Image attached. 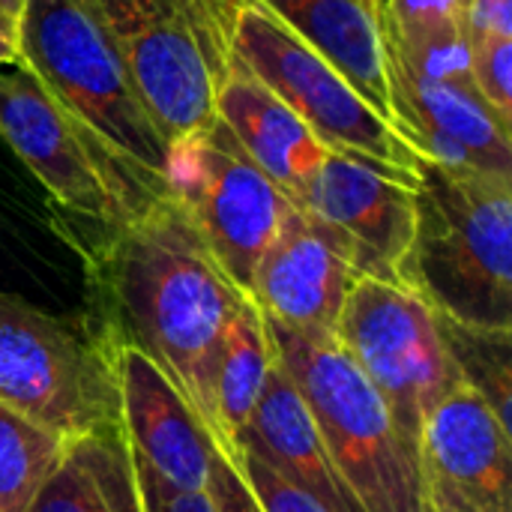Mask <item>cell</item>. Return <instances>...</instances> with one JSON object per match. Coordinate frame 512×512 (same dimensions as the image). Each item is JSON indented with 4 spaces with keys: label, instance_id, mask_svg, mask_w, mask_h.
I'll list each match as a JSON object with an SVG mask.
<instances>
[{
    "label": "cell",
    "instance_id": "cell-22",
    "mask_svg": "<svg viewBox=\"0 0 512 512\" xmlns=\"http://www.w3.org/2000/svg\"><path fill=\"white\" fill-rule=\"evenodd\" d=\"M438 330L459 378L512 432V330L471 327L444 315H438Z\"/></svg>",
    "mask_w": 512,
    "mask_h": 512
},
{
    "label": "cell",
    "instance_id": "cell-30",
    "mask_svg": "<svg viewBox=\"0 0 512 512\" xmlns=\"http://www.w3.org/2000/svg\"><path fill=\"white\" fill-rule=\"evenodd\" d=\"M18 57H21V45H18V15L0 12V66L12 63Z\"/></svg>",
    "mask_w": 512,
    "mask_h": 512
},
{
    "label": "cell",
    "instance_id": "cell-13",
    "mask_svg": "<svg viewBox=\"0 0 512 512\" xmlns=\"http://www.w3.org/2000/svg\"><path fill=\"white\" fill-rule=\"evenodd\" d=\"M357 279L339 237L294 204L255 267L249 297L264 318L282 327L333 336Z\"/></svg>",
    "mask_w": 512,
    "mask_h": 512
},
{
    "label": "cell",
    "instance_id": "cell-26",
    "mask_svg": "<svg viewBox=\"0 0 512 512\" xmlns=\"http://www.w3.org/2000/svg\"><path fill=\"white\" fill-rule=\"evenodd\" d=\"M207 495H210L213 512H264L258 507L255 495L249 492L246 480L240 477L234 459L222 447H216V453H213Z\"/></svg>",
    "mask_w": 512,
    "mask_h": 512
},
{
    "label": "cell",
    "instance_id": "cell-18",
    "mask_svg": "<svg viewBox=\"0 0 512 512\" xmlns=\"http://www.w3.org/2000/svg\"><path fill=\"white\" fill-rule=\"evenodd\" d=\"M309 48H315L360 99L393 126L384 45L381 0H258Z\"/></svg>",
    "mask_w": 512,
    "mask_h": 512
},
{
    "label": "cell",
    "instance_id": "cell-10",
    "mask_svg": "<svg viewBox=\"0 0 512 512\" xmlns=\"http://www.w3.org/2000/svg\"><path fill=\"white\" fill-rule=\"evenodd\" d=\"M0 135L51 198L105 228L126 222L153 201L99 150L21 57L0 66Z\"/></svg>",
    "mask_w": 512,
    "mask_h": 512
},
{
    "label": "cell",
    "instance_id": "cell-3",
    "mask_svg": "<svg viewBox=\"0 0 512 512\" xmlns=\"http://www.w3.org/2000/svg\"><path fill=\"white\" fill-rule=\"evenodd\" d=\"M21 60L150 198L168 195V141L87 0H24Z\"/></svg>",
    "mask_w": 512,
    "mask_h": 512
},
{
    "label": "cell",
    "instance_id": "cell-6",
    "mask_svg": "<svg viewBox=\"0 0 512 512\" xmlns=\"http://www.w3.org/2000/svg\"><path fill=\"white\" fill-rule=\"evenodd\" d=\"M0 402L72 441L120 423L114 369L87 324L0 294Z\"/></svg>",
    "mask_w": 512,
    "mask_h": 512
},
{
    "label": "cell",
    "instance_id": "cell-17",
    "mask_svg": "<svg viewBox=\"0 0 512 512\" xmlns=\"http://www.w3.org/2000/svg\"><path fill=\"white\" fill-rule=\"evenodd\" d=\"M216 117L291 201H297L306 180L330 153L318 135L237 57L216 90Z\"/></svg>",
    "mask_w": 512,
    "mask_h": 512
},
{
    "label": "cell",
    "instance_id": "cell-23",
    "mask_svg": "<svg viewBox=\"0 0 512 512\" xmlns=\"http://www.w3.org/2000/svg\"><path fill=\"white\" fill-rule=\"evenodd\" d=\"M63 450L66 438L0 402V512H27Z\"/></svg>",
    "mask_w": 512,
    "mask_h": 512
},
{
    "label": "cell",
    "instance_id": "cell-25",
    "mask_svg": "<svg viewBox=\"0 0 512 512\" xmlns=\"http://www.w3.org/2000/svg\"><path fill=\"white\" fill-rule=\"evenodd\" d=\"M228 456L234 459L240 477L246 480L249 492L255 495L258 507L264 512H327L312 495H306V492L294 489L291 483H285L261 459H255L249 453H228Z\"/></svg>",
    "mask_w": 512,
    "mask_h": 512
},
{
    "label": "cell",
    "instance_id": "cell-11",
    "mask_svg": "<svg viewBox=\"0 0 512 512\" xmlns=\"http://www.w3.org/2000/svg\"><path fill=\"white\" fill-rule=\"evenodd\" d=\"M417 183L420 177L330 150L294 204L339 237L360 279L405 285L417 231Z\"/></svg>",
    "mask_w": 512,
    "mask_h": 512
},
{
    "label": "cell",
    "instance_id": "cell-14",
    "mask_svg": "<svg viewBox=\"0 0 512 512\" xmlns=\"http://www.w3.org/2000/svg\"><path fill=\"white\" fill-rule=\"evenodd\" d=\"M117 384L126 441L159 480L180 492H207L216 438L171 378L132 345H102Z\"/></svg>",
    "mask_w": 512,
    "mask_h": 512
},
{
    "label": "cell",
    "instance_id": "cell-8",
    "mask_svg": "<svg viewBox=\"0 0 512 512\" xmlns=\"http://www.w3.org/2000/svg\"><path fill=\"white\" fill-rule=\"evenodd\" d=\"M333 339L387 402L396 429L420 456L426 414L465 384L447 354L435 309L411 288L357 279Z\"/></svg>",
    "mask_w": 512,
    "mask_h": 512
},
{
    "label": "cell",
    "instance_id": "cell-15",
    "mask_svg": "<svg viewBox=\"0 0 512 512\" xmlns=\"http://www.w3.org/2000/svg\"><path fill=\"white\" fill-rule=\"evenodd\" d=\"M423 483H438L480 512H512V432L459 384L423 420Z\"/></svg>",
    "mask_w": 512,
    "mask_h": 512
},
{
    "label": "cell",
    "instance_id": "cell-9",
    "mask_svg": "<svg viewBox=\"0 0 512 512\" xmlns=\"http://www.w3.org/2000/svg\"><path fill=\"white\" fill-rule=\"evenodd\" d=\"M168 195L183 204L225 276L249 297L255 267L294 201L219 117L168 147Z\"/></svg>",
    "mask_w": 512,
    "mask_h": 512
},
{
    "label": "cell",
    "instance_id": "cell-28",
    "mask_svg": "<svg viewBox=\"0 0 512 512\" xmlns=\"http://www.w3.org/2000/svg\"><path fill=\"white\" fill-rule=\"evenodd\" d=\"M483 36L512 39V0H468V42Z\"/></svg>",
    "mask_w": 512,
    "mask_h": 512
},
{
    "label": "cell",
    "instance_id": "cell-31",
    "mask_svg": "<svg viewBox=\"0 0 512 512\" xmlns=\"http://www.w3.org/2000/svg\"><path fill=\"white\" fill-rule=\"evenodd\" d=\"M21 6H24V0H0V12H12V15H21Z\"/></svg>",
    "mask_w": 512,
    "mask_h": 512
},
{
    "label": "cell",
    "instance_id": "cell-12",
    "mask_svg": "<svg viewBox=\"0 0 512 512\" xmlns=\"http://www.w3.org/2000/svg\"><path fill=\"white\" fill-rule=\"evenodd\" d=\"M384 78L393 132L420 159L512 180V126L477 87L417 75L390 51H384Z\"/></svg>",
    "mask_w": 512,
    "mask_h": 512
},
{
    "label": "cell",
    "instance_id": "cell-20",
    "mask_svg": "<svg viewBox=\"0 0 512 512\" xmlns=\"http://www.w3.org/2000/svg\"><path fill=\"white\" fill-rule=\"evenodd\" d=\"M381 45L417 75L474 87L468 0H381Z\"/></svg>",
    "mask_w": 512,
    "mask_h": 512
},
{
    "label": "cell",
    "instance_id": "cell-27",
    "mask_svg": "<svg viewBox=\"0 0 512 512\" xmlns=\"http://www.w3.org/2000/svg\"><path fill=\"white\" fill-rule=\"evenodd\" d=\"M132 459H135V453H132ZM135 474H138V486H141V498H144L147 512H213L207 492L171 489L141 459H135Z\"/></svg>",
    "mask_w": 512,
    "mask_h": 512
},
{
    "label": "cell",
    "instance_id": "cell-19",
    "mask_svg": "<svg viewBox=\"0 0 512 512\" xmlns=\"http://www.w3.org/2000/svg\"><path fill=\"white\" fill-rule=\"evenodd\" d=\"M27 512H147L123 423L72 441Z\"/></svg>",
    "mask_w": 512,
    "mask_h": 512
},
{
    "label": "cell",
    "instance_id": "cell-24",
    "mask_svg": "<svg viewBox=\"0 0 512 512\" xmlns=\"http://www.w3.org/2000/svg\"><path fill=\"white\" fill-rule=\"evenodd\" d=\"M471 78L477 93L489 108L504 120H512V39L510 36H483L471 39Z\"/></svg>",
    "mask_w": 512,
    "mask_h": 512
},
{
    "label": "cell",
    "instance_id": "cell-29",
    "mask_svg": "<svg viewBox=\"0 0 512 512\" xmlns=\"http://www.w3.org/2000/svg\"><path fill=\"white\" fill-rule=\"evenodd\" d=\"M426 512H480L438 483H426Z\"/></svg>",
    "mask_w": 512,
    "mask_h": 512
},
{
    "label": "cell",
    "instance_id": "cell-1",
    "mask_svg": "<svg viewBox=\"0 0 512 512\" xmlns=\"http://www.w3.org/2000/svg\"><path fill=\"white\" fill-rule=\"evenodd\" d=\"M99 345L150 357L213 432V378L222 336L246 294L225 276L174 195H156L105 228L87 264Z\"/></svg>",
    "mask_w": 512,
    "mask_h": 512
},
{
    "label": "cell",
    "instance_id": "cell-7",
    "mask_svg": "<svg viewBox=\"0 0 512 512\" xmlns=\"http://www.w3.org/2000/svg\"><path fill=\"white\" fill-rule=\"evenodd\" d=\"M231 54L270 87L333 153H351L420 177V156L360 93L258 0H237Z\"/></svg>",
    "mask_w": 512,
    "mask_h": 512
},
{
    "label": "cell",
    "instance_id": "cell-21",
    "mask_svg": "<svg viewBox=\"0 0 512 512\" xmlns=\"http://www.w3.org/2000/svg\"><path fill=\"white\" fill-rule=\"evenodd\" d=\"M273 369V345L267 324L252 297H243L237 306L216 363L213 378V438L222 450H231L240 429L249 423L267 375Z\"/></svg>",
    "mask_w": 512,
    "mask_h": 512
},
{
    "label": "cell",
    "instance_id": "cell-5",
    "mask_svg": "<svg viewBox=\"0 0 512 512\" xmlns=\"http://www.w3.org/2000/svg\"><path fill=\"white\" fill-rule=\"evenodd\" d=\"M168 147L216 120L237 0H87Z\"/></svg>",
    "mask_w": 512,
    "mask_h": 512
},
{
    "label": "cell",
    "instance_id": "cell-2",
    "mask_svg": "<svg viewBox=\"0 0 512 512\" xmlns=\"http://www.w3.org/2000/svg\"><path fill=\"white\" fill-rule=\"evenodd\" d=\"M405 288L438 315L512 330V180L420 159Z\"/></svg>",
    "mask_w": 512,
    "mask_h": 512
},
{
    "label": "cell",
    "instance_id": "cell-16",
    "mask_svg": "<svg viewBox=\"0 0 512 512\" xmlns=\"http://www.w3.org/2000/svg\"><path fill=\"white\" fill-rule=\"evenodd\" d=\"M228 453H249L261 459L285 483L312 495L327 512H366L336 474L303 396L276 357L264 393Z\"/></svg>",
    "mask_w": 512,
    "mask_h": 512
},
{
    "label": "cell",
    "instance_id": "cell-4",
    "mask_svg": "<svg viewBox=\"0 0 512 512\" xmlns=\"http://www.w3.org/2000/svg\"><path fill=\"white\" fill-rule=\"evenodd\" d=\"M276 363L303 396L318 438L366 512H426L417 450L381 393L333 336H309L264 318Z\"/></svg>",
    "mask_w": 512,
    "mask_h": 512
}]
</instances>
